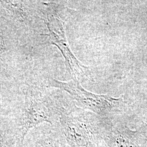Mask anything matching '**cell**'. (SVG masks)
I'll list each match as a JSON object with an SVG mask.
<instances>
[{"instance_id": "7a4b0ae2", "label": "cell", "mask_w": 147, "mask_h": 147, "mask_svg": "<svg viewBox=\"0 0 147 147\" xmlns=\"http://www.w3.org/2000/svg\"><path fill=\"white\" fill-rule=\"evenodd\" d=\"M48 84L51 87L66 91L81 107L99 116L117 115L121 113L124 108L125 101L122 96L113 98L108 95L95 94L84 89L76 81L63 82L50 78Z\"/></svg>"}, {"instance_id": "277c9868", "label": "cell", "mask_w": 147, "mask_h": 147, "mask_svg": "<svg viewBox=\"0 0 147 147\" xmlns=\"http://www.w3.org/2000/svg\"><path fill=\"white\" fill-rule=\"evenodd\" d=\"M44 122L52 124L49 109L42 101L32 98L24 116L21 132L22 142L31 129Z\"/></svg>"}, {"instance_id": "6da1fadb", "label": "cell", "mask_w": 147, "mask_h": 147, "mask_svg": "<svg viewBox=\"0 0 147 147\" xmlns=\"http://www.w3.org/2000/svg\"><path fill=\"white\" fill-rule=\"evenodd\" d=\"M92 117L80 112L62 114V130L70 147H96L100 141L106 142L110 125L99 127Z\"/></svg>"}, {"instance_id": "5b68a950", "label": "cell", "mask_w": 147, "mask_h": 147, "mask_svg": "<svg viewBox=\"0 0 147 147\" xmlns=\"http://www.w3.org/2000/svg\"><path fill=\"white\" fill-rule=\"evenodd\" d=\"M48 18L53 22L54 26L57 30V32H58L57 33L53 27L47 25L50 31L49 36H50V40H51V42H53V44L59 47V49L61 50V51H62L65 58L67 59V62L68 63L69 66L71 69L72 72H73L74 74L78 76H83L86 75V67L79 62V61L74 57L73 53L70 51L68 44L67 43L66 38L64 36V33L63 30H62L61 33H60L61 30H59L60 29L59 27L62 24L60 23L59 24V32H58V31L57 30L56 25L55 24L53 16L50 17L48 16Z\"/></svg>"}, {"instance_id": "52a82bcc", "label": "cell", "mask_w": 147, "mask_h": 147, "mask_svg": "<svg viewBox=\"0 0 147 147\" xmlns=\"http://www.w3.org/2000/svg\"><path fill=\"white\" fill-rule=\"evenodd\" d=\"M3 47V39L0 34V49H2Z\"/></svg>"}, {"instance_id": "8992f818", "label": "cell", "mask_w": 147, "mask_h": 147, "mask_svg": "<svg viewBox=\"0 0 147 147\" xmlns=\"http://www.w3.org/2000/svg\"><path fill=\"white\" fill-rule=\"evenodd\" d=\"M34 147H59L55 141L50 138L40 140L37 142Z\"/></svg>"}, {"instance_id": "3957f363", "label": "cell", "mask_w": 147, "mask_h": 147, "mask_svg": "<svg viewBox=\"0 0 147 147\" xmlns=\"http://www.w3.org/2000/svg\"><path fill=\"white\" fill-rule=\"evenodd\" d=\"M106 143L109 147H147V124L136 130L121 124L110 126Z\"/></svg>"}]
</instances>
